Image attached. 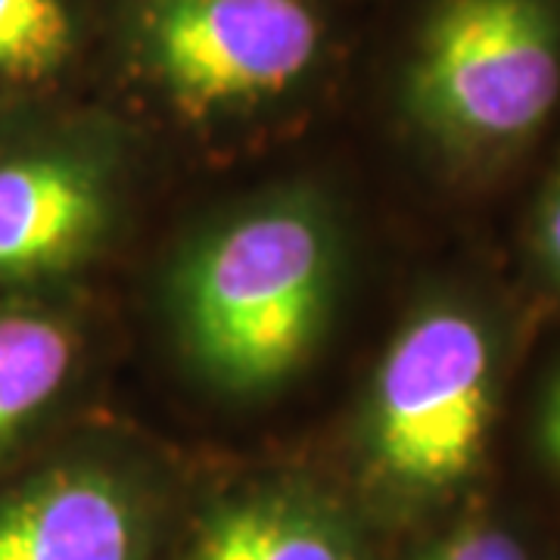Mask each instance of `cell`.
Wrapping results in <instances>:
<instances>
[{"label": "cell", "mask_w": 560, "mask_h": 560, "mask_svg": "<svg viewBox=\"0 0 560 560\" xmlns=\"http://www.w3.org/2000/svg\"><path fill=\"white\" fill-rule=\"evenodd\" d=\"M560 101L555 0H433L401 75V103L430 138L495 150L529 138Z\"/></svg>", "instance_id": "cell-3"}, {"label": "cell", "mask_w": 560, "mask_h": 560, "mask_svg": "<svg viewBox=\"0 0 560 560\" xmlns=\"http://www.w3.org/2000/svg\"><path fill=\"white\" fill-rule=\"evenodd\" d=\"M116 20L135 79L197 125L293 101L334 40L320 0H121Z\"/></svg>", "instance_id": "cell-2"}, {"label": "cell", "mask_w": 560, "mask_h": 560, "mask_svg": "<svg viewBox=\"0 0 560 560\" xmlns=\"http://www.w3.org/2000/svg\"><path fill=\"white\" fill-rule=\"evenodd\" d=\"M418 560H529V555L511 533L477 523L430 545Z\"/></svg>", "instance_id": "cell-10"}, {"label": "cell", "mask_w": 560, "mask_h": 560, "mask_svg": "<svg viewBox=\"0 0 560 560\" xmlns=\"http://www.w3.org/2000/svg\"><path fill=\"white\" fill-rule=\"evenodd\" d=\"M340 237L305 190L249 202L202 231L172 271V320L184 355L228 396L290 381L330 324Z\"/></svg>", "instance_id": "cell-1"}, {"label": "cell", "mask_w": 560, "mask_h": 560, "mask_svg": "<svg viewBox=\"0 0 560 560\" xmlns=\"http://www.w3.org/2000/svg\"><path fill=\"white\" fill-rule=\"evenodd\" d=\"M541 445L545 455L560 467V377L551 386L548 399H545V411H541Z\"/></svg>", "instance_id": "cell-11"}, {"label": "cell", "mask_w": 560, "mask_h": 560, "mask_svg": "<svg viewBox=\"0 0 560 560\" xmlns=\"http://www.w3.org/2000/svg\"><path fill=\"white\" fill-rule=\"evenodd\" d=\"M94 40V0H0V116L44 109Z\"/></svg>", "instance_id": "cell-9"}, {"label": "cell", "mask_w": 560, "mask_h": 560, "mask_svg": "<svg viewBox=\"0 0 560 560\" xmlns=\"http://www.w3.org/2000/svg\"><path fill=\"white\" fill-rule=\"evenodd\" d=\"M84 337L54 293L0 300V477L20 467L79 377Z\"/></svg>", "instance_id": "cell-8"}, {"label": "cell", "mask_w": 560, "mask_h": 560, "mask_svg": "<svg viewBox=\"0 0 560 560\" xmlns=\"http://www.w3.org/2000/svg\"><path fill=\"white\" fill-rule=\"evenodd\" d=\"M116 160L88 121L50 106L0 116V300L54 293L101 253Z\"/></svg>", "instance_id": "cell-5"}, {"label": "cell", "mask_w": 560, "mask_h": 560, "mask_svg": "<svg viewBox=\"0 0 560 560\" xmlns=\"http://www.w3.org/2000/svg\"><path fill=\"white\" fill-rule=\"evenodd\" d=\"M172 560H368V536L334 492L268 480L209 501Z\"/></svg>", "instance_id": "cell-7"}, {"label": "cell", "mask_w": 560, "mask_h": 560, "mask_svg": "<svg viewBox=\"0 0 560 560\" xmlns=\"http://www.w3.org/2000/svg\"><path fill=\"white\" fill-rule=\"evenodd\" d=\"M541 241H545V253L551 265L560 271V184L555 190V197L548 202V212H545V228H541Z\"/></svg>", "instance_id": "cell-12"}, {"label": "cell", "mask_w": 560, "mask_h": 560, "mask_svg": "<svg viewBox=\"0 0 560 560\" xmlns=\"http://www.w3.org/2000/svg\"><path fill=\"white\" fill-rule=\"evenodd\" d=\"M162 501L138 470L60 455L0 477V560H156Z\"/></svg>", "instance_id": "cell-6"}, {"label": "cell", "mask_w": 560, "mask_h": 560, "mask_svg": "<svg viewBox=\"0 0 560 560\" xmlns=\"http://www.w3.org/2000/svg\"><path fill=\"white\" fill-rule=\"evenodd\" d=\"M492 423V342L470 312L433 305L389 342L371 386L364 458L401 501L436 499L480 464Z\"/></svg>", "instance_id": "cell-4"}]
</instances>
